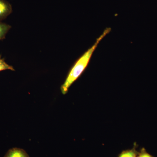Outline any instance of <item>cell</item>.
<instances>
[{
	"mask_svg": "<svg viewBox=\"0 0 157 157\" xmlns=\"http://www.w3.org/2000/svg\"><path fill=\"white\" fill-rule=\"evenodd\" d=\"M11 28V26L0 21V40L5 39L6 34Z\"/></svg>",
	"mask_w": 157,
	"mask_h": 157,
	"instance_id": "obj_5",
	"label": "cell"
},
{
	"mask_svg": "<svg viewBox=\"0 0 157 157\" xmlns=\"http://www.w3.org/2000/svg\"><path fill=\"white\" fill-rule=\"evenodd\" d=\"M111 31V29L107 28L98 37L94 44L81 56H80L75 62L73 67L71 68L68 76L63 84L61 87V90L63 94H66L67 93L69 88L73 83L81 74L84 72L85 70L87 67L94 53L98 47V44L101 40Z\"/></svg>",
	"mask_w": 157,
	"mask_h": 157,
	"instance_id": "obj_1",
	"label": "cell"
},
{
	"mask_svg": "<svg viewBox=\"0 0 157 157\" xmlns=\"http://www.w3.org/2000/svg\"><path fill=\"white\" fill-rule=\"evenodd\" d=\"M5 70L14 71V68L12 66L8 64L4 60V59L0 58V71Z\"/></svg>",
	"mask_w": 157,
	"mask_h": 157,
	"instance_id": "obj_6",
	"label": "cell"
},
{
	"mask_svg": "<svg viewBox=\"0 0 157 157\" xmlns=\"http://www.w3.org/2000/svg\"><path fill=\"white\" fill-rule=\"evenodd\" d=\"M12 11L11 4L6 0H0V21L6 19Z\"/></svg>",
	"mask_w": 157,
	"mask_h": 157,
	"instance_id": "obj_2",
	"label": "cell"
},
{
	"mask_svg": "<svg viewBox=\"0 0 157 157\" xmlns=\"http://www.w3.org/2000/svg\"><path fill=\"white\" fill-rule=\"evenodd\" d=\"M4 157H30L23 149L14 147L9 149Z\"/></svg>",
	"mask_w": 157,
	"mask_h": 157,
	"instance_id": "obj_3",
	"label": "cell"
},
{
	"mask_svg": "<svg viewBox=\"0 0 157 157\" xmlns=\"http://www.w3.org/2000/svg\"><path fill=\"white\" fill-rule=\"evenodd\" d=\"M137 147V144L135 143L133 148L131 149L123 151L117 157H137L138 152L136 150Z\"/></svg>",
	"mask_w": 157,
	"mask_h": 157,
	"instance_id": "obj_4",
	"label": "cell"
},
{
	"mask_svg": "<svg viewBox=\"0 0 157 157\" xmlns=\"http://www.w3.org/2000/svg\"><path fill=\"white\" fill-rule=\"evenodd\" d=\"M137 157H154L151 155L147 152L145 149L143 147L140 150V152H138Z\"/></svg>",
	"mask_w": 157,
	"mask_h": 157,
	"instance_id": "obj_7",
	"label": "cell"
}]
</instances>
